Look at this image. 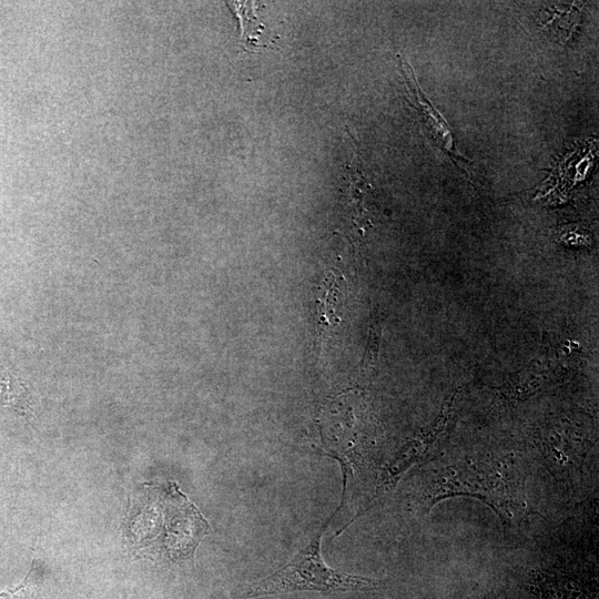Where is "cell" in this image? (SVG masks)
Masks as SVG:
<instances>
[{
  "label": "cell",
  "mask_w": 599,
  "mask_h": 599,
  "mask_svg": "<svg viewBox=\"0 0 599 599\" xmlns=\"http://www.w3.org/2000/svg\"><path fill=\"white\" fill-rule=\"evenodd\" d=\"M512 465L506 458H484L427 468L419 496L424 511L447 497L469 496L488 504L502 521L512 520L525 508L520 478Z\"/></svg>",
  "instance_id": "cell-1"
},
{
  "label": "cell",
  "mask_w": 599,
  "mask_h": 599,
  "mask_svg": "<svg viewBox=\"0 0 599 599\" xmlns=\"http://www.w3.org/2000/svg\"><path fill=\"white\" fill-rule=\"evenodd\" d=\"M332 517L291 561L270 576L253 582L244 598L304 590L366 591L382 587L384 582L379 579L343 572L324 561L321 554L322 536Z\"/></svg>",
  "instance_id": "cell-2"
},
{
  "label": "cell",
  "mask_w": 599,
  "mask_h": 599,
  "mask_svg": "<svg viewBox=\"0 0 599 599\" xmlns=\"http://www.w3.org/2000/svg\"><path fill=\"white\" fill-rule=\"evenodd\" d=\"M399 61L406 100L416 111L420 123L433 143L458 165L459 160L466 159L460 155L455 146L454 135L449 124L420 89L409 62L400 55Z\"/></svg>",
  "instance_id": "cell-3"
},
{
  "label": "cell",
  "mask_w": 599,
  "mask_h": 599,
  "mask_svg": "<svg viewBox=\"0 0 599 599\" xmlns=\"http://www.w3.org/2000/svg\"><path fill=\"white\" fill-rule=\"evenodd\" d=\"M333 274L329 273L319 290L318 295V333L321 338H326L328 328L335 323L334 307L336 303V286Z\"/></svg>",
  "instance_id": "cell-4"
},
{
  "label": "cell",
  "mask_w": 599,
  "mask_h": 599,
  "mask_svg": "<svg viewBox=\"0 0 599 599\" xmlns=\"http://www.w3.org/2000/svg\"><path fill=\"white\" fill-rule=\"evenodd\" d=\"M32 572L33 570H31L29 575L24 578L23 582H21L14 589L0 592V599H30Z\"/></svg>",
  "instance_id": "cell-5"
},
{
  "label": "cell",
  "mask_w": 599,
  "mask_h": 599,
  "mask_svg": "<svg viewBox=\"0 0 599 599\" xmlns=\"http://www.w3.org/2000/svg\"><path fill=\"white\" fill-rule=\"evenodd\" d=\"M487 599H498V598H496V597H489V598H487Z\"/></svg>",
  "instance_id": "cell-6"
}]
</instances>
